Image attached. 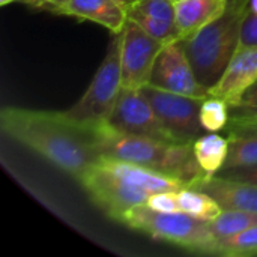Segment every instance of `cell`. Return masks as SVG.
I'll return each instance as SVG.
<instances>
[{
    "label": "cell",
    "mask_w": 257,
    "mask_h": 257,
    "mask_svg": "<svg viewBox=\"0 0 257 257\" xmlns=\"http://www.w3.org/2000/svg\"><path fill=\"white\" fill-rule=\"evenodd\" d=\"M0 128L12 140L41 155L75 181L102 157L87 130L68 119L63 111L3 107Z\"/></svg>",
    "instance_id": "6da1fadb"
},
{
    "label": "cell",
    "mask_w": 257,
    "mask_h": 257,
    "mask_svg": "<svg viewBox=\"0 0 257 257\" xmlns=\"http://www.w3.org/2000/svg\"><path fill=\"white\" fill-rule=\"evenodd\" d=\"M102 157L134 163L164 175L178 178L188 185L203 178L193 143H169L137 137L114 130L108 122L84 126Z\"/></svg>",
    "instance_id": "7a4b0ae2"
},
{
    "label": "cell",
    "mask_w": 257,
    "mask_h": 257,
    "mask_svg": "<svg viewBox=\"0 0 257 257\" xmlns=\"http://www.w3.org/2000/svg\"><path fill=\"white\" fill-rule=\"evenodd\" d=\"M250 0H229L215 20L181 41L197 80L211 90L241 45L242 26Z\"/></svg>",
    "instance_id": "3957f363"
},
{
    "label": "cell",
    "mask_w": 257,
    "mask_h": 257,
    "mask_svg": "<svg viewBox=\"0 0 257 257\" xmlns=\"http://www.w3.org/2000/svg\"><path fill=\"white\" fill-rule=\"evenodd\" d=\"M117 223L200 254H211L215 244L209 223L184 212H158L143 205L126 211Z\"/></svg>",
    "instance_id": "277c9868"
},
{
    "label": "cell",
    "mask_w": 257,
    "mask_h": 257,
    "mask_svg": "<svg viewBox=\"0 0 257 257\" xmlns=\"http://www.w3.org/2000/svg\"><path fill=\"white\" fill-rule=\"evenodd\" d=\"M122 87L120 33H117L113 35L107 53L87 90L71 108L63 113L68 119L81 126L107 122L116 105Z\"/></svg>",
    "instance_id": "5b68a950"
},
{
    "label": "cell",
    "mask_w": 257,
    "mask_h": 257,
    "mask_svg": "<svg viewBox=\"0 0 257 257\" xmlns=\"http://www.w3.org/2000/svg\"><path fill=\"white\" fill-rule=\"evenodd\" d=\"M77 182L89 199L114 221H119L126 211L146 205L151 197V193L108 172L99 161L83 173Z\"/></svg>",
    "instance_id": "8992f818"
},
{
    "label": "cell",
    "mask_w": 257,
    "mask_h": 257,
    "mask_svg": "<svg viewBox=\"0 0 257 257\" xmlns=\"http://www.w3.org/2000/svg\"><path fill=\"white\" fill-rule=\"evenodd\" d=\"M179 143H193L206 131L200 122L203 98L185 96L146 84L139 89Z\"/></svg>",
    "instance_id": "52a82bcc"
},
{
    "label": "cell",
    "mask_w": 257,
    "mask_h": 257,
    "mask_svg": "<svg viewBox=\"0 0 257 257\" xmlns=\"http://www.w3.org/2000/svg\"><path fill=\"white\" fill-rule=\"evenodd\" d=\"M164 45V42L148 35L140 26L126 20L120 32V69L123 87L139 90L149 84L157 57Z\"/></svg>",
    "instance_id": "ba28073f"
},
{
    "label": "cell",
    "mask_w": 257,
    "mask_h": 257,
    "mask_svg": "<svg viewBox=\"0 0 257 257\" xmlns=\"http://www.w3.org/2000/svg\"><path fill=\"white\" fill-rule=\"evenodd\" d=\"M107 122L114 130L125 134L169 143H179L166 128L149 101L137 89L122 87Z\"/></svg>",
    "instance_id": "9c48e42d"
},
{
    "label": "cell",
    "mask_w": 257,
    "mask_h": 257,
    "mask_svg": "<svg viewBox=\"0 0 257 257\" xmlns=\"http://www.w3.org/2000/svg\"><path fill=\"white\" fill-rule=\"evenodd\" d=\"M149 84L185 96L203 99L209 96V90L197 80L181 41L164 45L157 57Z\"/></svg>",
    "instance_id": "30bf717a"
},
{
    "label": "cell",
    "mask_w": 257,
    "mask_h": 257,
    "mask_svg": "<svg viewBox=\"0 0 257 257\" xmlns=\"http://www.w3.org/2000/svg\"><path fill=\"white\" fill-rule=\"evenodd\" d=\"M257 81V45L239 47L221 78L209 90V95L226 101L230 107Z\"/></svg>",
    "instance_id": "8fae6325"
},
{
    "label": "cell",
    "mask_w": 257,
    "mask_h": 257,
    "mask_svg": "<svg viewBox=\"0 0 257 257\" xmlns=\"http://www.w3.org/2000/svg\"><path fill=\"white\" fill-rule=\"evenodd\" d=\"M190 187L208 193L221 209L257 212V185L215 175L203 176Z\"/></svg>",
    "instance_id": "7c38bea8"
},
{
    "label": "cell",
    "mask_w": 257,
    "mask_h": 257,
    "mask_svg": "<svg viewBox=\"0 0 257 257\" xmlns=\"http://www.w3.org/2000/svg\"><path fill=\"white\" fill-rule=\"evenodd\" d=\"M53 14L72 17L81 21L96 23L117 35L126 23V9L116 0H69L66 5L53 11Z\"/></svg>",
    "instance_id": "4fadbf2b"
},
{
    "label": "cell",
    "mask_w": 257,
    "mask_h": 257,
    "mask_svg": "<svg viewBox=\"0 0 257 257\" xmlns=\"http://www.w3.org/2000/svg\"><path fill=\"white\" fill-rule=\"evenodd\" d=\"M229 0H178L176 26L181 41L194 35L203 26L223 14Z\"/></svg>",
    "instance_id": "5bb4252c"
},
{
    "label": "cell",
    "mask_w": 257,
    "mask_h": 257,
    "mask_svg": "<svg viewBox=\"0 0 257 257\" xmlns=\"http://www.w3.org/2000/svg\"><path fill=\"white\" fill-rule=\"evenodd\" d=\"M194 155L205 176H215L226 164L229 139L217 133H205L193 142Z\"/></svg>",
    "instance_id": "9a60e30c"
},
{
    "label": "cell",
    "mask_w": 257,
    "mask_h": 257,
    "mask_svg": "<svg viewBox=\"0 0 257 257\" xmlns=\"http://www.w3.org/2000/svg\"><path fill=\"white\" fill-rule=\"evenodd\" d=\"M181 212L202 221H212L221 214V206L208 193L193 187H185L178 191Z\"/></svg>",
    "instance_id": "2e32d148"
},
{
    "label": "cell",
    "mask_w": 257,
    "mask_h": 257,
    "mask_svg": "<svg viewBox=\"0 0 257 257\" xmlns=\"http://www.w3.org/2000/svg\"><path fill=\"white\" fill-rule=\"evenodd\" d=\"M257 164V128L232 130L229 136V154L223 169Z\"/></svg>",
    "instance_id": "e0dca14e"
},
{
    "label": "cell",
    "mask_w": 257,
    "mask_h": 257,
    "mask_svg": "<svg viewBox=\"0 0 257 257\" xmlns=\"http://www.w3.org/2000/svg\"><path fill=\"white\" fill-rule=\"evenodd\" d=\"M253 226H257V212L223 209L221 214L209 221V229L215 241L235 236Z\"/></svg>",
    "instance_id": "ac0fdd59"
},
{
    "label": "cell",
    "mask_w": 257,
    "mask_h": 257,
    "mask_svg": "<svg viewBox=\"0 0 257 257\" xmlns=\"http://www.w3.org/2000/svg\"><path fill=\"white\" fill-rule=\"evenodd\" d=\"M211 254H218V256H254L257 254V226H253L235 236L215 241Z\"/></svg>",
    "instance_id": "d6986e66"
},
{
    "label": "cell",
    "mask_w": 257,
    "mask_h": 257,
    "mask_svg": "<svg viewBox=\"0 0 257 257\" xmlns=\"http://www.w3.org/2000/svg\"><path fill=\"white\" fill-rule=\"evenodd\" d=\"M230 120V105L217 98L209 95L200 108V122L206 133H218L229 125Z\"/></svg>",
    "instance_id": "ffe728a7"
},
{
    "label": "cell",
    "mask_w": 257,
    "mask_h": 257,
    "mask_svg": "<svg viewBox=\"0 0 257 257\" xmlns=\"http://www.w3.org/2000/svg\"><path fill=\"white\" fill-rule=\"evenodd\" d=\"M126 18L131 20L133 23H136L137 26H140L148 35H151L152 38L169 44L173 41H181V35L178 30L176 23H169V21H163L158 18H152L143 14H137V12H126Z\"/></svg>",
    "instance_id": "44dd1931"
},
{
    "label": "cell",
    "mask_w": 257,
    "mask_h": 257,
    "mask_svg": "<svg viewBox=\"0 0 257 257\" xmlns=\"http://www.w3.org/2000/svg\"><path fill=\"white\" fill-rule=\"evenodd\" d=\"M125 9L126 12H137L163 21L176 23L175 0H131V3Z\"/></svg>",
    "instance_id": "7402d4cb"
},
{
    "label": "cell",
    "mask_w": 257,
    "mask_h": 257,
    "mask_svg": "<svg viewBox=\"0 0 257 257\" xmlns=\"http://www.w3.org/2000/svg\"><path fill=\"white\" fill-rule=\"evenodd\" d=\"M146 206L158 212H181L179 202H178V191L154 193L151 194Z\"/></svg>",
    "instance_id": "603a6c76"
},
{
    "label": "cell",
    "mask_w": 257,
    "mask_h": 257,
    "mask_svg": "<svg viewBox=\"0 0 257 257\" xmlns=\"http://www.w3.org/2000/svg\"><path fill=\"white\" fill-rule=\"evenodd\" d=\"M233 116H256L257 114V81L253 83L239 99L230 107Z\"/></svg>",
    "instance_id": "cb8c5ba5"
},
{
    "label": "cell",
    "mask_w": 257,
    "mask_h": 257,
    "mask_svg": "<svg viewBox=\"0 0 257 257\" xmlns=\"http://www.w3.org/2000/svg\"><path fill=\"white\" fill-rule=\"evenodd\" d=\"M217 175L235 181H242L257 185V164L253 166H239V167H229V169H221Z\"/></svg>",
    "instance_id": "d4e9b609"
},
{
    "label": "cell",
    "mask_w": 257,
    "mask_h": 257,
    "mask_svg": "<svg viewBox=\"0 0 257 257\" xmlns=\"http://www.w3.org/2000/svg\"><path fill=\"white\" fill-rule=\"evenodd\" d=\"M257 45V15L248 14L241 33V45L239 47H251Z\"/></svg>",
    "instance_id": "484cf974"
},
{
    "label": "cell",
    "mask_w": 257,
    "mask_h": 257,
    "mask_svg": "<svg viewBox=\"0 0 257 257\" xmlns=\"http://www.w3.org/2000/svg\"><path fill=\"white\" fill-rule=\"evenodd\" d=\"M68 2H69V0H33V2H29L27 5L35 6V8H38V9H45V11L53 12L54 9H57V8H60V6L66 5Z\"/></svg>",
    "instance_id": "4316f807"
},
{
    "label": "cell",
    "mask_w": 257,
    "mask_h": 257,
    "mask_svg": "<svg viewBox=\"0 0 257 257\" xmlns=\"http://www.w3.org/2000/svg\"><path fill=\"white\" fill-rule=\"evenodd\" d=\"M248 8H250V14H254V15H257V0H250Z\"/></svg>",
    "instance_id": "83f0119b"
},
{
    "label": "cell",
    "mask_w": 257,
    "mask_h": 257,
    "mask_svg": "<svg viewBox=\"0 0 257 257\" xmlns=\"http://www.w3.org/2000/svg\"><path fill=\"white\" fill-rule=\"evenodd\" d=\"M116 2H117L119 5H122L123 8H126V6H128V5L131 3V0H116Z\"/></svg>",
    "instance_id": "f1b7e54d"
},
{
    "label": "cell",
    "mask_w": 257,
    "mask_h": 257,
    "mask_svg": "<svg viewBox=\"0 0 257 257\" xmlns=\"http://www.w3.org/2000/svg\"><path fill=\"white\" fill-rule=\"evenodd\" d=\"M11 2H20V0H0V5H2V6H6V5H9Z\"/></svg>",
    "instance_id": "f546056e"
},
{
    "label": "cell",
    "mask_w": 257,
    "mask_h": 257,
    "mask_svg": "<svg viewBox=\"0 0 257 257\" xmlns=\"http://www.w3.org/2000/svg\"><path fill=\"white\" fill-rule=\"evenodd\" d=\"M20 2H24V3H29V2H33V0H20Z\"/></svg>",
    "instance_id": "4dcf8cb0"
},
{
    "label": "cell",
    "mask_w": 257,
    "mask_h": 257,
    "mask_svg": "<svg viewBox=\"0 0 257 257\" xmlns=\"http://www.w3.org/2000/svg\"><path fill=\"white\" fill-rule=\"evenodd\" d=\"M175 2H178V0H175Z\"/></svg>",
    "instance_id": "1f68e13d"
}]
</instances>
